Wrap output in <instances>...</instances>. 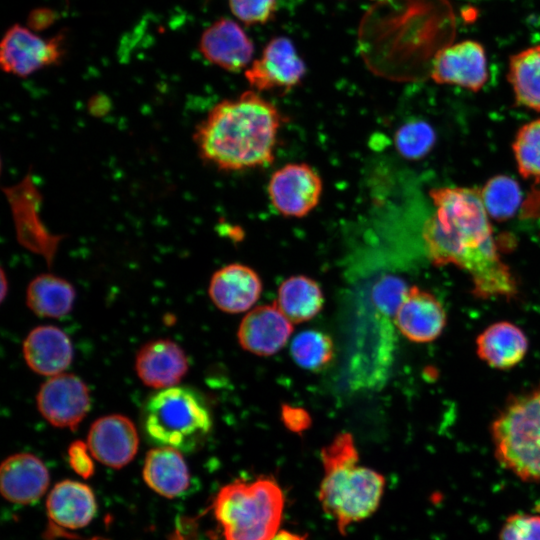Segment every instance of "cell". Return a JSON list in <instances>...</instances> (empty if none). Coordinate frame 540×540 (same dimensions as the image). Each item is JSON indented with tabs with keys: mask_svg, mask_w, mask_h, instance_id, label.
<instances>
[{
	"mask_svg": "<svg viewBox=\"0 0 540 540\" xmlns=\"http://www.w3.org/2000/svg\"><path fill=\"white\" fill-rule=\"evenodd\" d=\"M429 196L433 213L423 223L422 239L431 263L465 271L479 298L514 297L517 283L500 257L479 189L438 187Z\"/></svg>",
	"mask_w": 540,
	"mask_h": 540,
	"instance_id": "1",
	"label": "cell"
},
{
	"mask_svg": "<svg viewBox=\"0 0 540 540\" xmlns=\"http://www.w3.org/2000/svg\"><path fill=\"white\" fill-rule=\"evenodd\" d=\"M455 16L447 0H377L358 27L367 66L396 80L429 76L436 55L453 43Z\"/></svg>",
	"mask_w": 540,
	"mask_h": 540,
	"instance_id": "2",
	"label": "cell"
},
{
	"mask_svg": "<svg viewBox=\"0 0 540 540\" xmlns=\"http://www.w3.org/2000/svg\"><path fill=\"white\" fill-rule=\"evenodd\" d=\"M283 122L275 104L248 90L212 107L193 138L201 158L220 170L267 167L275 159Z\"/></svg>",
	"mask_w": 540,
	"mask_h": 540,
	"instance_id": "3",
	"label": "cell"
},
{
	"mask_svg": "<svg viewBox=\"0 0 540 540\" xmlns=\"http://www.w3.org/2000/svg\"><path fill=\"white\" fill-rule=\"evenodd\" d=\"M324 478L319 501L341 533L351 523L370 516L379 506L385 479L377 471L359 466V455L350 433L342 432L321 450Z\"/></svg>",
	"mask_w": 540,
	"mask_h": 540,
	"instance_id": "4",
	"label": "cell"
},
{
	"mask_svg": "<svg viewBox=\"0 0 540 540\" xmlns=\"http://www.w3.org/2000/svg\"><path fill=\"white\" fill-rule=\"evenodd\" d=\"M141 426L146 439L158 447L191 452L200 446L212 428L208 404L188 387H170L145 402Z\"/></svg>",
	"mask_w": 540,
	"mask_h": 540,
	"instance_id": "5",
	"label": "cell"
},
{
	"mask_svg": "<svg viewBox=\"0 0 540 540\" xmlns=\"http://www.w3.org/2000/svg\"><path fill=\"white\" fill-rule=\"evenodd\" d=\"M283 493L271 478L236 480L222 487L214 514L226 540H270L278 531Z\"/></svg>",
	"mask_w": 540,
	"mask_h": 540,
	"instance_id": "6",
	"label": "cell"
},
{
	"mask_svg": "<svg viewBox=\"0 0 540 540\" xmlns=\"http://www.w3.org/2000/svg\"><path fill=\"white\" fill-rule=\"evenodd\" d=\"M490 432L497 461L524 481L540 482V389L507 403Z\"/></svg>",
	"mask_w": 540,
	"mask_h": 540,
	"instance_id": "7",
	"label": "cell"
},
{
	"mask_svg": "<svg viewBox=\"0 0 540 540\" xmlns=\"http://www.w3.org/2000/svg\"><path fill=\"white\" fill-rule=\"evenodd\" d=\"M273 208L282 216L303 218L319 204L323 181L307 163H287L271 175L267 186Z\"/></svg>",
	"mask_w": 540,
	"mask_h": 540,
	"instance_id": "8",
	"label": "cell"
},
{
	"mask_svg": "<svg viewBox=\"0 0 540 540\" xmlns=\"http://www.w3.org/2000/svg\"><path fill=\"white\" fill-rule=\"evenodd\" d=\"M306 65L293 42L284 36L271 39L256 60L245 69L244 76L256 92H288L301 83Z\"/></svg>",
	"mask_w": 540,
	"mask_h": 540,
	"instance_id": "9",
	"label": "cell"
},
{
	"mask_svg": "<svg viewBox=\"0 0 540 540\" xmlns=\"http://www.w3.org/2000/svg\"><path fill=\"white\" fill-rule=\"evenodd\" d=\"M62 39L58 35L44 40L30 29L15 24L10 27L0 45V64L9 74L26 77L54 65L62 57Z\"/></svg>",
	"mask_w": 540,
	"mask_h": 540,
	"instance_id": "10",
	"label": "cell"
},
{
	"mask_svg": "<svg viewBox=\"0 0 540 540\" xmlns=\"http://www.w3.org/2000/svg\"><path fill=\"white\" fill-rule=\"evenodd\" d=\"M429 76L437 84L479 92L489 79L483 45L468 39L446 46L434 58Z\"/></svg>",
	"mask_w": 540,
	"mask_h": 540,
	"instance_id": "11",
	"label": "cell"
},
{
	"mask_svg": "<svg viewBox=\"0 0 540 540\" xmlns=\"http://www.w3.org/2000/svg\"><path fill=\"white\" fill-rule=\"evenodd\" d=\"M40 414L53 426L75 430L90 409L87 385L76 375L61 373L44 382L36 397Z\"/></svg>",
	"mask_w": 540,
	"mask_h": 540,
	"instance_id": "12",
	"label": "cell"
},
{
	"mask_svg": "<svg viewBox=\"0 0 540 540\" xmlns=\"http://www.w3.org/2000/svg\"><path fill=\"white\" fill-rule=\"evenodd\" d=\"M138 433L133 422L124 415L98 418L90 427L87 446L91 455L111 468H122L136 455Z\"/></svg>",
	"mask_w": 540,
	"mask_h": 540,
	"instance_id": "13",
	"label": "cell"
},
{
	"mask_svg": "<svg viewBox=\"0 0 540 540\" xmlns=\"http://www.w3.org/2000/svg\"><path fill=\"white\" fill-rule=\"evenodd\" d=\"M394 321L408 340L428 343L441 335L446 325V312L434 294L412 286L397 309Z\"/></svg>",
	"mask_w": 540,
	"mask_h": 540,
	"instance_id": "14",
	"label": "cell"
},
{
	"mask_svg": "<svg viewBox=\"0 0 540 540\" xmlns=\"http://www.w3.org/2000/svg\"><path fill=\"white\" fill-rule=\"evenodd\" d=\"M293 323L276 303L261 305L242 319L237 337L241 347L258 356H272L288 342Z\"/></svg>",
	"mask_w": 540,
	"mask_h": 540,
	"instance_id": "15",
	"label": "cell"
},
{
	"mask_svg": "<svg viewBox=\"0 0 540 540\" xmlns=\"http://www.w3.org/2000/svg\"><path fill=\"white\" fill-rule=\"evenodd\" d=\"M199 48L206 60L229 72L247 69L254 53L251 39L228 18L215 21L202 33Z\"/></svg>",
	"mask_w": 540,
	"mask_h": 540,
	"instance_id": "16",
	"label": "cell"
},
{
	"mask_svg": "<svg viewBox=\"0 0 540 540\" xmlns=\"http://www.w3.org/2000/svg\"><path fill=\"white\" fill-rule=\"evenodd\" d=\"M262 281L247 265L232 263L217 270L211 277L208 293L217 308L226 313L249 310L259 299Z\"/></svg>",
	"mask_w": 540,
	"mask_h": 540,
	"instance_id": "17",
	"label": "cell"
},
{
	"mask_svg": "<svg viewBox=\"0 0 540 540\" xmlns=\"http://www.w3.org/2000/svg\"><path fill=\"white\" fill-rule=\"evenodd\" d=\"M135 369L145 385L166 389L174 387L186 375L188 360L177 343L170 339H157L138 351Z\"/></svg>",
	"mask_w": 540,
	"mask_h": 540,
	"instance_id": "18",
	"label": "cell"
},
{
	"mask_svg": "<svg viewBox=\"0 0 540 540\" xmlns=\"http://www.w3.org/2000/svg\"><path fill=\"white\" fill-rule=\"evenodd\" d=\"M49 473L44 463L30 453H17L6 458L0 468V489L3 497L17 504H31L46 492Z\"/></svg>",
	"mask_w": 540,
	"mask_h": 540,
	"instance_id": "19",
	"label": "cell"
},
{
	"mask_svg": "<svg viewBox=\"0 0 540 540\" xmlns=\"http://www.w3.org/2000/svg\"><path fill=\"white\" fill-rule=\"evenodd\" d=\"M23 356L31 370L45 376H56L66 370L73 358L67 334L51 325L38 326L23 342Z\"/></svg>",
	"mask_w": 540,
	"mask_h": 540,
	"instance_id": "20",
	"label": "cell"
},
{
	"mask_svg": "<svg viewBox=\"0 0 540 540\" xmlns=\"http://www.w3.org/2000/svg\"><path fill=\"white\" fill-rule=\"evenodd\" d=\"M528 351V339L515 324L500 321L486 327L476 339L479 358L492 368L510 369L519 364Z\"/></svg>",
	"mask_w": 540,
	"mask_h": 540,
	"instance_id": "21",
	"label": "cell"
},
{
	"mask_svg": "<svg viewBox=\"0 0 540 540\" xmlns=\"http://www.w3.org/2000/svg\"><path fill=\"white\" fill-rule=\"evenodd\" d=\"M47 512L49 518L60 527L82 528L95 516L94 494L83 483L72 480L59 482L48 496Z\"/></svg>",
	"mask_w": 540,
	"mask_h": 540,
	"instance_id": "22",
	"label": "cell"
},
{
	"mask_svg": "<svg viewBox=\"0 0 540 540\" xmlns=\"http://www.w3.org/2000/svg\"><path fill=\"white\" fill-rule=\"evenodd\" d=\"M146 484L158 494L175 498L189 486V471L179 450L171 447L151 449L143 466Z\"/></svg>",
	"mask_w": 540,
	"mask_h": 540,
	"instance_id": "23",
	"label": "cell"
},
{
	"mask_svg": "<svg viewBox=\"0 0 540 540\" xmlns=\"http://www.w3.org/2000/svg\"><path fill=\"white\" fill-rule=\"evenodd\" d=\"M507 80L516 105L540 113V44L510 56Z\"/></svg>",
	"mask_w": 540,
	"mask_h": 540,
	"instance_id": "24",
	"label": "cell"
},
{
	"mask_svg": "<svg viewBox=\"0 0 540 540\" xmlns=\"http://www.w3.org/2000/svg\"><path fill=\"white\" fill-rule=\"evenodd\" d=\"M275 303L292 323H301L314 318L321 311L324 296L315 280L297 275L281 283Z\"/></svg>",
	"mask_w": 540,
	"mask_h": 540,
	"instance_id": "25",
	"label": "cell"
},
{
	"mask_svg": "<svg viewBox=\"0 0 540 540\" xmlns=\"http://www.w3.org/2000/svg\"><path fill=\"white\" fill-rule=\"evenodd\" d=\"M75 290L71 283L52 274H41L28 285L27 306L36 315L61 318L72 309Z\"/></svg>",
	"mask_w": 540,
	"mask_h": 540,
	"instance_id": "26",
	"label": "cell"
},
{
	"mask_svg": "<svg viewBox=\"0 0 540 540\" xmlns=\"http://www.w3.org/2000/svg\"><path fill=\"white\" fill-rule=\"evenodd\" d=\"M490 219L506 221L520 211L524 201L519 183L508 175H495L479 189Z\"/></svg>",
	"mask_w": 540,
	"mask_h": 540,
	"instance_id": "27",
	"label": "cell"
},
{
	"mask_svg": "<svg viewBox=\"0 0 540 540\" xmlns=\"http://www.w3.org/2000/svg\"><path fill=\"white\" fill-rule=\"evenodd\" d=\"M290 352L300 367L318 372L331 363L335 348L329 335L317 330H306L293 339Z\"/></svg>",
	"mask_w": 540,
	"mask_h": 540,
	"instance_id": "28",
	"label": "cell"
},
{
	"mask_svg": "<svg viewBox=\"0 0 540 540\" xmlns=\"http://www.w3.org/2000/svg\"><path fill=\"white\" fill-rule=\"evenodd\" d=\"M512 151L519 174L540 183V119L527 122L518 129Z\"/></svg>",
	"mask_w": 540,
	"mask_h": 540,
	"instance_id": "29",
	"label": "cell"
},
{
	"mask_svg": "<svg viewBox=\"0 0 540 540\" xmlns=\"http://www.w3.org/2000/svg\"><path fill=\"white\" fill-rule=\"evenodd\" d=\"M436 141L435 132L430 124L421 120L409 121L401 125L395 135L394 144L398 153L410 160L426 156Z\"/></svg>",
	"mask_w": 540,
	"mask_h": 540,
	"instance_id": "30",
	"label": "cell"
},
{
	"mask_svg": "<svg viewBox=\"0 0 540 540\" xmlns=\"http://www.w3.org/2000/svg\"><path fill=\"white\" fill-rule=\"evenodd\" d=\"M405 283L394 276H384L372 289V300L385 316H394L408 291Z\"/></svg>",
	"mask_w": 540,
	"mask_h": 540,
	"instance_id": "31",
	"label": "cell"
},
{
	"mask_svg": "<svg viewBox=\"0 0 540 540\" xmlns=\"http://www.w3.org/2000/svg\"><path fill=\"white\" fill-rule=\"evenodd\" d=\"M499 540H540V515L519 512L508 516Z\"/></svg>",
	"mask_w": 540,
	"mask_h": 540,
	"instance_id": "32",
	"label": "cell"
},
{
	"mask_svg": "<svg viewBox=\"0 0 540 540\" xmlns=\"http://www.w3.org/2000/svg\"><path fill=\"white\" fill-rule=\"evenodd\" d=\"M229 7L247 25L265 23L275 10L276 0H229Z\"/></svg>",
	"mask_w": 540,
	"mask_h": 540,
	"instance_id": "33",
	"label": "cell"
},
{
	"mask_svg": "<svg viewBox=\"0 0 540 540\" xmlns=\"http://www.w3.org/2000/svg\"><path fill=\"white\" fill-rule=\"evenodd\" d=\"M88 449V446L82 441H75L70 445L68 450L71 467L76 473L85 478L91 476L94 471Z\"/></svg>",
	"mask_w": 540,
	"mask_h": 540,
	"instance_id": "34",
	"label": "cell"
},
{
	"mask_svg": "<svg viewBox=\"0 0 540 540\" xmlns=\"http://www.w3.org/2000/svg\"><path fill=\"white\" fill-rule=\"evenodd\" d=\"M521 217L535 220L540 224V189H532L524 199L521 209Z\"/></svg>",
	"mask_w": 540,
	"mask_h": 540,
	"instance_id": "35",
	"label": "cell"
},
{
	"mask_svg": "<svg viewBox=\"0 0 540 540\" xmlns=\"http://www.w3.org/2000/svg\"><path fill=\"white\" fill-rule=\"evenodd\" d=\"M56 19V13L48 8H37L28 17V25L32 30H44Z\"/></svg>",
	"mask_w": 540,
	"mask_h": 540,
	"instance_id": "36",
	"label": "cell"
},
{
	"mask_svg": "<svg viewBox=\"0 0 540 540\" xmlns=\"http://www.w3.org/2000/svg\"><path fill=\"white\" fill-rule=\"evenodd\" d=\"M283 419L286 426L294 432L304 430L310 423V419L304 411L290 407L283 411Z\"/></svg>",
	"mask_w": 540,
	"mask_h": 540,
	"instance_id": "37",
	"label": "cell"
},
{
	"mask_svg": "<svg viewBox=\"0 0 540 540\" xmlns=\"http://www.w3.org/2000/svg\"><path fill=\"white\" fill-rule=\"evenodd\" d=\"M270 540H306V538L296 533L280 530Z\"/></svg>",
	"mask_w": 540,
	"mask_h": 540,
	"instance_id": "38",
	"label": "cell"
},
{
	"mask_svg": "<svg viewBox=\"0 0 540 540\" xmlns=\"http://www.w3.org/2000/svg\"><path fill=\"white\" fill-rule=\"evenodd\" d=\"M6 292H7V282H6L4 271L2 270L1 272V301L4 300Z\"/></svg>",
	"mask_w": 540,
	"mask_h": 540,
	"instance_id": "39",
	"label": "cell"
},
{
	"mask_svg": "<svg viewBox=\"0 0 540 540\" xmlns=\"http://www.w3.org/2000/svg\"><path fill=\"white\" fill-rule=\"evenodd\" d=\"M377 1V0H376Z\"/></svg>",
	"mask_w": 540,
	"mask_h": 540,
	"instance_id": "40",
	"label": "cell"
}]
</instances>
